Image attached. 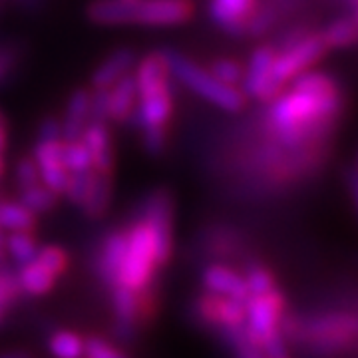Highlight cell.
Masks as SVG:
<instances>
[{"label":"cell","instance_id":"c3c4849f","mask_svg":"<svg viewBox=\"0 0 358 358\" xmlns=\"http://www.w3.org/2000/svg\"><path fill=\"white\" fill-rule=\"evenodd\" d=\"M352 2H357V0H352Z\"/></svg>","mask_w":358,"mask_h":358},{"label":"cell","instance_id":"ee69618b","mask_svg":"<svg viewBox=\"0 0 358 358\" xmlns=\"http://www.w3.org/2000/svg\"><path fill=\"white\" fill-rule=\"evenodd\" d=\"M4 150V128H2V120H0V152Z\"/></svg>","mask_w":358,"mask_h":358},{"label":"cell","instance_id":"7a4b0ae2","mask_svg":"<svg viewBox=\"0 0 358 358\" xmlns=\"http://www.w3.org/2000/svg\"><path fill=\"white\" fill-rule=\"evenodd\" d=\"M164 56L169 66V74H173L181 84L199 94L207 102L215 103L227 112H239L245 106L243 92L237 90V86L219 82L211 72L201 70L199 66H195L176 52H164Z\"/></svg>","mask_w":358,"mask_h":358},{"label":"cell","instance_id":"8992f818","mask_svg":"<svg viewBox=\"0 0 358 358\" xmlns=\"http://www.w3.org/2000/svg\"><path fill=\"white\" fill-rule=\"evenodd\" d=\"M273 60H275V50L263 46L257 48L249 60V70L243 74V92L255 98L271 100L279 96L281 92V82L273 74Z\"/></svg>","mask_w":358,"mask_h":358},{"label":"cell","instance_id":"ba28073f","mask_svg":"<svg viewBox=\"0 0 358 358\" xmlns=\"http://www.w3.org/2000/svg\"><path fill=\"white\" fill-rule=\"evenodd\" d=\"M192 13V0H134V22L140 24H181Z\"/></svg>","mask_w":358,"mask_h":358},{"label":"cell","instance_id":"d6986e66","mask_svg":"<svg viewBox=\"0 0 358 358\" xmlns=\"http://www.w3.org/2000/svg\"><path fill=\"white\" fill-rule=\"evenodd\" d=\"M126 251V233H112L103 241L102 257H100V271L103 281L110 285H117V273L122 265V257Z\"/></svg>","mask_w":358,"mask_h":358},{"label":"cell","instance_id":"83f0119b","mask_svg":"<svg viewBox=\"0 0 358 358\" xmlns=\"http://www.w3.org/2000/svg\"><path fill=\"white\" fill-rule=\"evenodd\" d=\"M6 247L10 251V255L20 263L24 265L28 261H32L36 257V251L38 247L34 243V237L28 233V231H13L6 239Z\"/></svg>","mask_w":358,"mask_h":358},{"label":"cell","instance_id":"d590c367","mask_svg":"<svg viewBox=\"0 0 358 358\" xmlns=\"http://www.w3.org/2000/svg\"><path fill=\"white\" fill-rule=\"evenodd\" d=\"M90 117L100 124L110 117V90L96 88V94L90 96Z\"/></svg>","mask_w":358,"mask_h":358},{"label":"cell","instance_id":"2e32d148","mask_svg":"<svg viewBox=\"0 0 358 358\" xmlns=\"http://www.w3.org/2000/svg\"><path fill=\"white\" fill-rule=\"evenodd\" d=\"M136 96H138L136 76L124 74L120 80H115L110 90V117L115 122L128 120L134 112Z\"/></svg>","mask_w":358,"mask_h":358},{"label":"cell","instance_id":"1f68e13d","mask_svg":"<svg viewBox=\"0 0 358 358\" xmlns=\"http://www.w3.org/2000/svg\"><path fill=\"white\" fill-rule=\"evenodd\" d=\"M38 171L42 183H44L48 189H52L54 193H64L66 183H68V178H70V171H68L62 164L38 167Z\"/></svg>","mask_w":358,"mask_h":358},{"label":"cell","instance_id":"9a60e30c","mask_svg":"<svg viewBox=\"0 0 358 358\" xmlns=\"http://www.w3.org/2000/svg\"><path fill=\"white\" fill-rule=\"evenodd\" d=\"M169 114H171V96L169 92H162V94L140 98L138 112H131L129 117L140 128H150V126H164Z\"/></svg>","mask_w":358,"mask_h":358},{"label":"cell","instance_id":"60d3db41","mask_svg":"<svg viewBox=\"0 0 358 358\" xmlns=\"http://www.w3.org/2000/svg\"><path fill=\"white\" fill-rule=\"evenodd\" d=\"M16 291H18V282L13 277L0 273V308L8 305V301L16 294Z\"/></svg>","mask_w":358,"mask_h":358},{"label":"cell","instance_id":"f546056e","mask_svg":"<svg viewBox=\"0 0 358 358\" xmlns=\"http://www.w3.org/2000/svg\"><path fill=\"white\" fill-rule=\"evenodd\" d=\"M92 179H94V171L92 169H86V171H74L70 178H68V183H66V197L74 203L82 205L86 195L90 192V185H92Z\"/></svg>","mask_w":358,"mask_h":358},{"label":"cell","instance_id":"e575fe53","mask_svg":"<svg viewBox=\"0 0 358 358\" xmlns=\"http://www.w3.org/2000/svg\"><path fill=\"white\" fill-rule=\"evenodd\" d=\"M245 287H247L249 296L265 294L268 291H273V277L263 267H253L249 271L247 279H245Z\"/></svg>","mask_w":358,"mask_h":358},{"label":"cell","instance_id":"5bb4252c","mask_svg":"<svg viewBox=\"0 0 358 358\" xmlns=\"http://www.w3.org/2000/svg\"><path fill=\"white\" fill-rule=\"evenodd\" d=\"M203 282L211 293L219 294V296H233V299H241V301L249 299L245 279H241L237 273H233L229 268L219 267V265L209 267L203 273Z\"/></svg>","mask_w":358,"mask_h":358},{"label":"cell","instance_id":"4dcf8cb0","mask_svg":"<svg viewBox=\"0 0 358 358\" xmlns=\"http://www.w3.org/2000/svg\"><path fill=\"white\" fill-rule=\"evenodd\" d=\"M211 74L217 78L219 82L223 84H229V86H237L241 80H243V66L235 60H229V58H221V60H215L213 66H211Z\"/></svg>","mask_w":358,"mask_h":358},{"label":"cell","instance_id":"6da1fadb","mask_svg":"<svg viewBox=\"0 0 358 358\" xmlns=\"http://www.w3.org/2000/svg\"><path fill=\"white\" fill-rule=\"evenodd\" d=\"M341 108L334 82L324 74L301 72L293 92L277 98L271 108V126L285 145H296L319 136Z\"/></svg>","mask_w":358,"mask_h":358},{"label":"cell","instance_id":"44dd1931","mask_svg":"<svg viewBox=\"0 0 358 358\" xmlns=\"http://www.w3.org/2000/svg\"><path fill=\"white\" fill-rule=\"evenodd\" d=\"M110 195H112V185H110V173L102 171H94V179L90 185V192L84 199V211L90 217H100L106 207L110 203Z\"/></svg>","mask_w":358,"mask_h":358},{"label":"cell","instance_id":"b9f144b4","mask_svg":"<svg viewBox=\"0 0 358 358\" xmlns=\"http://www.w3.org/2000/svg\"><path fill=\"white\" fill-rule=\"evenodd\" d=\"M60 134H62V126L54 117H48L40 124V141L60 140Z\"/></svg>","mask_w":358,"mask_h":358},{"label":"cell","instance_id":"ac0fdd59","mask_svg":"<svg viewBox=\"0 0 358 358\" xmlns=\"http://www.w3.org/2000/svg\"><path fill=\"white\" fill-rule=\"evenodd\" d=\"M88 16L98 24L134 22V0H96L90 4Z\"/></svg>","mask_w":358,"mask_h":358},{"label":"cell","instance_id":"52a82bcc","mask_svg":"<svg viewBox=\"0 0 358 358\" xmlns=\"http://www.w3.org/2000/svg\"><path fill=\"white\" fill-rule=\"evenodd\" d=\"M145 225L154 235L155 263L164 265L171 251V199L166 192H155L145 207Z\"/></svg>","mask_w":358,"mask_h":358},{"label":"cell","instance_id":"603a6c76","mask_svg":"<svg viewBox=\"0 0 358 358\" xmlns=\"http://www.w3.org/2000/svg\"><path fill=\"white\" fill-rule=\"evenodd\" d=\"M138 291H131L124 285H117L114 293V307L117 320H120V333L128 334L134 327V320L138 315V307H140V301H138Z\"/></svg>","mask_w":358,"mask_h":358},{"label":"cell","instance_id":"d4e9b609","mask_svg":"<svg viewBox=\"0 0 358 358\" xmlns=\"http://www.w3.org/2000/svg\"><path fill=\"white\" fill-rule=\"evenodd\" d=\"M322 40H324L327 46H336V48L350 46L357 40V18L346 16V18H341V20L333 22L324 30Z\"/></svg>","mask_w":358,"mask_h":358},{"label":"cell","instance_id":"bcb514c9","mask_svg":"<svg viewBox=\"0 0 358 358\" xmlns=\"http://www.w3.org/2000/svg\"><path fill=\"white\" fill-rule=\"evenodd\" d=\"M0 255H2V237H0Z\"/></svg>","mask_w":358,"mask_h":358},{"label":"cell","instance_id":"484cf974","mask_svg":"<svg viewBox=\"0 0 358 358\" xmlns=\"http://www.w3.org/2000/svg\"><path fill=\"white\" fill-rule=\"evenodd\" d=\"M56 199H58V193H54L52 189H48L46 185H32V187H28V189H22V199H20V203L24 205L26 209L30 211V213H44V211H50L54 203H56Z\"/></svg>","mask_w":358,"mask_h":358},{"label":"cell","instance_id":"cb8c5ba5","mask_svg":"<svg viewBox=\"0 0 358 358\" xmlns=\"http://www.w3.org/2000/svg\"><path fill=\"white\" fill-rule=\"evenodd\" d=\"M0 227L10 231H30L34 227V213L22 203L0 201Z\"/></svg>","mask_w":358,"mask_h":358},{"label":"cell","instance_id":"f1b7e54d","mask_svg":"<svg viewBox=\"0 0 358 358\" xmlns=\"http://www.w3.org/2000/svg\"><path fill=\"white\" fill-rule=\"evenodd\" d=\"M50 350L58 358H80L84 355V343L74 333H56L50 338Z\"/></svg>","mask_w":358,"mask_h":358},{"label":"cell","instance_id":"8fae6325","mask_svg":"<svg viewBox=\"0 0 358 358\" xmlns=\"http://www.w3.org/2000/svg\"><path fill=\"white\" fill-rule=\"evenodd\" d=\"M255 0H211V16L231 34H243Z\"/></svg>","mask_w":358,"mask_h":358},{"label":"cell","instance_id":"7c38bea8","mask_svg":"<svg viewBox=\"0 0 358 358\" xmlns=\"http://www.w3.org/2000/svg\"><path fill=\"white\" fill-rule=\"evenodd\" d=\"M201 315L215 320L225 329H235L245 322V301L233 296H207L201 303Z\"/></svg>","mask_w":358,"mask_h":358},{"label":"cell","instance_id":"7dc6e473","mask_svg":"<svg viewBox=\"0 0 358 358\" xmlns=\"http://www.w3.org/2000/svg\"><path fill=\"white\" fill-rule=\"evenodd\" d=\"M0 173H2V159H0Z\"/></svg>","mask_w":358,"mask_h":358},{"label":"cell","instance_id":"e0dca14e","mask_svg":"<svg viewBox=\"0 0 358 358\" xmlns=\"http://www.w3.org/2000/svg\"><path fill=\"white\" fill-rule=\"evenodd\" d=\"M90 117V94L86 90H76L68 102L66 110L64 126H62V136L64 141L80 140L82 131L86 128Z\"/></svg>","mask_w":358,"mask_h":358},{"label":"cell","instance_id":"8d00e7d4","mask_svg":"<svg viewBox=\"0 0 358 358\" xmlns=\"http://www.w3.org/2000/svg\"><path fill=\"white\" fill-rule=\"evenodd\" d=\"M16 181H18L20 189H28V187H32V185L38 183L40 171L34 159H30V157L20 159V164L16 167Z\"/></svg>","mask_w":358,"mask_h":358},{"label":"cell","instance_id":"4316f807","mask_svg":"<svg viewBox=\"0 0 358 358\" xmlns=\"http://www.w3.org/2000/svg\"><path fill=\"white\" fill-rule=\"evenodd\" d=\"M62 166L70 173L92 169V155H90L88 148L84 145V141H64V145H62Z\"/></svg>","mask_w":358,"mask_h":358},{"label":"cell","instance_id":"f6af8a7d","mask_svg":"<svg viewBox=\"0 0 358 358\" xmlns=\"http://www.w3.org/2000/svg\"><path fill=\"white\" fill-rule=\"evenodd\" d=\"M0 358H28L26 355H20V352H14V355H2Z\"/></svg>","mask_w":358,"mask_h":358},{"label":"cell","instance_id":"7bdbcfd3","mask_svg":"<svg viewBox=\"0 0 358 358\" xmlns=\"http://www.w3.org/2000/svg\"><path fill=\"white\" fill-rule=\"evenodd\" d=\"M10 64H13V54H10V50H6V48H0V78L8 72Z\"/></svg>","mask_w":358,"mask_h":358},{"label":"cell","instance_id":"3957f363","mask_svg":"<svg viewBox=\"0 0 358 358\" xmlns=\"http://www.w3.org/2000/svg\"><path fill=\"white\" fill-rule=\"evenodd\" d=\"M155 265L157 263H155L154 235L145 225V221L136 223L126 233V251L117 273V285H124L131 291H141L150 281Z\"/></svg>","mask_w":358,"mask_h":358},{"label":"cell","instance_id":"4fadbf2b","mask_svg":"<svg viewBox=\"0 0 358 358\" xmlns=\"http://www.w3.org/2000/svg\"><path fill=\"white\" fill-rule=\"evenodd\" d=\"M80 140L84 141V145L88 148L92 155V167L96 171L110 173L112 164H114V155H112V145H110V136L108 129L100 122H92L90 126L84 128Z\"/></svg>","mask_w":358,"mask_h":358},{"label":"cell","instance_id":"d6a6232c","mask_svg":"<svg viewBox=\"0 0 358 358\" xmlns=\"http://www.w3.org/2000/svg\"><path fill=\"white\" fill-rule=\"evenodd\" d=\"M62 145L64 141L48 140L40 141L36 152H34V162L36 166H54V164H62Z\"/></svg>","mask_w":358,"mask_h":358},{"label":"cell","instance_id":"f35d334b","mask_svg":"<svg viewBox=\"0 0 358 358\" xmlns=\"http://www.w3.org/2000/svg\"><path fill=\"white\" fill-rule=\"evenodd\" d=\"M143 143H145V150L150 154H162V150L166 145V131H164V126L143 128Z\"/></svg>","mask_w":358,"mask_h":358},{"label":"cell","instance_id":"7402d4cb","mask_svg":"<svg viewBox=\"0 0 358 358\" xmlns=\"http://www.w3.org/2000/svg\"><path fill=\"white\" fill-rule=\"evenodd\" d=\"M52 285H54V275L36 259L22 265L20 277H18V287H22L26 293L44 294L50 291Z\"/></svg>","mask_w":358,"mask_h":358},{"label":"cell","instance_id":"30bf717a","mask_svg":"<svg viewBox=\"0 0 358 358\" xmlns=\"http://www.w3.org/2000/svg\"><path fill=\"white\" fill-rule=\"evenodd\" d=\"M169 66H167L166 56L162 54H152L141 60L136 72V86H138V96H154L162 92H169Z\"/></svg>","mask_w":358,"mask_h":358},{"label":"cell","instance_id":"9c48e42d","mask_svg":"<svg viewBox=\"0 0 358 358\" xmlns=\"http://www.w3.org/2000/svg\"><path fill=\"white\" fill-rule=\"evenodd\" d=\"M355 331H357V322L352 317L331 315L315 320L308 327V336L322 348H338L355 336Z\"/></svg>","mask_w":358,"mask_h":358},{"label":"cell","instance_id":"5b68a950","mask_svg":"<svg viewBox=\"0 0 358 358\" xmlns=\"http://www.w3.org/2000/svg\"><path fill=\"white\" fill-rule=\"evenodd\" d=\"M327 50V44L322 36H305L301 38L296 44L282 48V52L273 60V74L279 82L291 80L296 74L305 72L308 66L315 64L320 56Z\"/></svg>","mask_w":358,"mask_h":358},{"label":"cell","instance_id":"74e56055","mask_svg":"<svg viewBox=\"0 0 358 358\" xmlns=\"http://www.w3.org/2000/svg\"><path fill=\"white\" fill-rule=\"evenodd\" d=\"M84 352L88 355V358H126L120 350H115L114 346H110L100 338H90L84 345Z\"/></svg>","mask_w":358,"mask_h":358},{"label":"cell","instance_id":"277c9868","mask_svg":"<svg viewBox=\"0 0 358 358\" xmlns=\"http://www.w3.org/2000/svg\"><path fill=\"white\" fill-rule=\"evenodd\" d=\"M281 308V294L275 293V291H268L265 294H257V296H249L245 301V319H247L245 331H247V334L261 345L268 334H273L277 331Z\"/></svg>","mask_w":358,"mask_h":358},{"label":"cell","instance_id":"ffe728a7","mask_svg":"<svg viewBox=\"0 0 358 358\" xmlns=\"http://www.w3.org/2000/svg\"><path fill=\"white\" fill-rule=\"evenodd\" d=\"M134 64V54L131 50H117L114 52L103 64H100V68L94 72V86L96 88H110L114 84L115 80L128 74V70Z\"/></svg>","mask_w":358,"mask_h":358},{"label":"cell","instance_id":"ab89813d","mask_svg":"<svg viewBox=\"0 0 358 358\" xmlns=\"http://www.w3.org/2000/svg\"><path fill=\"white\" fill-rule=\"evenodd\" d=\"M261 348H263V352H265V357L267 358H287L281 334L277 333V331L273 334H268L267 338L261 343Z\"/></svg>","mask_w":358,"mask_h":358},{"label":"cell","instance_id":"836d02e7","mask_svg":"<svg viewBox=\"0 0 358 358\" xmlns=\"http://www.w3.org/2000/svg\"><path fill=\"white\" fill-rule=\"evenodd\" d=\"M34 259L48 268L54 277L60 275L66 268V253L60 247H54V245L42 247L40 251H36V257H34Z\"/></svg>","mask_w":358,"mask_h":358}]
</instances>
